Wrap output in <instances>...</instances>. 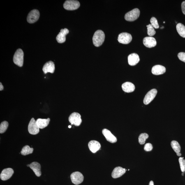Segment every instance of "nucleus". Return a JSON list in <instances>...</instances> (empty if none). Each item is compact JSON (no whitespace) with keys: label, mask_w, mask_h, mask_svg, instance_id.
Here are the masks:
<instances>
[{"label":"nucleus","mask_w":185,"mask_h":185,"mask_svg":"<svg viewBox=\"0 0 185 185\" xmlns=\"http://www.w3.org/2000/svg\"><path fill=\"white\" fill-rule=\"evenodd\" d=\"M122 90L125 92L131 93L135 91V85L130 82H126L122 85Z\"/></svg>","instance_id":"412c9836"},{"label":"nucleus","mask_w":185,"mask_h":185,"mask_svg":"<svg viewBox=\"0 0 185 185\" xmlns=\"http://www.w3.org/2000/svg\"><path fill=\"white\" fill-rule=\"evenodd\" d=\"M55 70V66L53 62L49 61L47 62L44 65L43 68V70L44 73L46 74L50 73H54Z\"/></svg>","instance_id":"2eb2a0df"},{"label":"nucleus","mask_w":185,"mask_h":185,"mask_svg":"<svg viewBox=\"0 0 185 185\" xmlns=\"http://www.w3.org/2000/svg\"><path fill=\"white\" fill-rule=\"evenodd\" d=\"M69 121L71 124L76 126H80L82 123L80 114L77 112H74L70 115L69 118Z\"/></svg>","instance_id":"39448f33"},{"label":"nucleus","mask_w":185,"mask_h":185,"mask_svg":"<svg viewBox=\"0 0 185 185\" xmlns=\"http://www.w3.org/2000/svg\"><path fill=\"white\" fill-rule=\"evenodd\" d=\"M69 33V31L66 28L61 29V32L59 33L56 38L58 43H64L66 40V36Z\"/></svg>","instance_id":"4468645a"},{"label":"nucleus","mask_w":185,"mask_h":185,"mask_svg":"<svg viewBox=\"0 0 185 185\" xmlns=\"http://www.w3.org/2000/svg\"><path fill=\"white\" fill-rule=\"evenodd\" d=\"M80 6V3L77 1L70 0L66 1L63 4V7L65 9L68 10H76Z\"/></svg>","instance_id":"20e7f679"},{"label":"nucleus","mask_w":185,"mask_h":185,"mask_svg":"<svg viewBox=\"0 0 185 185\" xmlns=\"http://www.w3.org/2000/svg\"><path fill=\"white\" fill-rule=\"evenodd\" d=\"M171 145L172 149L177 153V155L178 156H181V147L179 143L176 141H172L171 143Z\"/></svg>","instance_id":"5701e85b"},{"label":"nucleus","mask_w":185,"mask_h":185,"mask_svg":"<svg viewBox=\"0 0 185 185\" xmlns=\"http://www.w3.org/2000/svg\"><path fill=\"white\" fill-rule=\"evenodd\" d=\"M166 71L165 67L160 65H157L153 67L151 73L153 75H159L164 73Z\"/></svg>","instance_id":"a211bd4d"},{"label":"nucleus","mask_w":185,"mask_h":185,"mask_svg":"<svg viewBox=\"0 0 185 185\" xmlns=\"http://www.w3.org/2000/svg\"><path fill=\"white\" fill-rule=\"evenodd\" d=\"M33 150V148H30L29 146L26 145L22 148L21 153L23 155L26 156L32 153Z\"/></svg>","instance_id":"393cba45"},{"label":"nucleus","mask_w":185,"mask_h":185,"mask_svg":"<svg viewBox=\"0 0 185 185\" xmlns=\"http://www.w3.org/2000/svg\"><path fill=\"white\" fill-rule=\"evenodd\" d=\"M88 147L91 152L94 153L100 149L101 147V145L97 141L92 140L89 142Z\"/></svg>","instance_id":"f3484780"},{"label":"nucleus","mask_w":185,"mask_h":185,"mask_svg":"<svg viewBox=\"0 0 185 185\" xmlns=\"http://www.w3.org/2000/svg\"><path fill=\"white\" fill-rule=\"evenodd\" d=\"M150 22L151 25L153 28L156 29H158L159 28V24H158L157 19L155 17H151L150 20Z\"/></svg>","instance_id":"c85d7f7f"},{"label":"nucleus","mask_w":185,"mask_h":185,"mask_svg":"<svg viewBox=\"0 0 185 185\" xmlns=\"http://www.w3.org/2000/svg\"><path fill=\"white\" fill-rule=\"evenodd\" d=\"M126 170L121 167H117L114 168L112 173V176L113 178H117L122 176L126 173Z\"/></svg>","instance_id":"dca6fc26"},{"label":"nucleus","mask_w":185,"mask_h":185,"mask_svg":"<svg viewBox=\"0 0 185 185\" xmlns=\"http://www.w3.org/2000/svg\"><path fill=\"white\" fill-rule=\"evenodd\" d=\"M147 27L148 35L151 37L154 36L156 32L154 28L151 25V24H149V25L147 26Z\"/></svg>","instance_id":"cd10ccee"},{"label":"nucleus","mask_w":185,"mask_h":185,"mask_svg":"<svg viewBox=\"0 0 185 185\" xmlns=\"http://www.w3.org/2000/svg\"><path fill=\"white\" fill-rule=\"evenodd\" d=\"M50 121V118H48L47 119H38L36 121L38 127L40 128L43 129L48 126Z\"/></svg>","instance_id":"4be33fe9"},{"label":"nucleus","mask_w":185,"mask_h":185,"mask_svg":"<svg viewBox=\"0 0 185 185\" xmlns=\"http://www.w3.org/2000/svg\"><path fill=\"white\" fill-rule=\"evenodd\" d=\"M40 12L36 9H33L28 14L27 20L30 24H33L38 20L40 17Z\"/></svg>","instance_id":"0eeeda50"},{"label":"nucleus","mask_w":185,"mask_h":185,"mask_svg":"<svg viewBox=\"0 0 185 185\" xmlns=\"http://www.w3.org/2000/svg\"><path fill=\"white\" fill-rule=\"evenodd\" d=\"M140 11L138 8H135L127 13L125 15V20L128 22H133L139 18Z\"/></svg>","instance_id":"7ed1b4c3"},{"label":"nucleus","mask_w":185,"mask_h":185,"mask_svg":"<svg viewBox=\"0 0 185 185\" xmlns=\"http://www.w3.org/2000/svg\"><path fill=\"white\" fill-rule=\"evenodd\" d=\"M105 35L101 30H98L94 33L93 38V44L95 46L99 47L104 41Z\"/></svg>","instance_id":"f257e3e1"},{"label":"nucleus","mask_w":185,"mask_h":185,"mask_svg":"<svg viewBox=\"0 0 185 185\" xmlns=\"http://www.w3.org/2000/svg\"><path fill=\"white\" fill-rule=\"evenodd\" d=\"M72 182L75 185H79L83 182L84 177L83 174L79 172H74L70 176Z\"/></svg>","instance_id":"6e6552de"},{"label":"nucleus","mask_w":185,"mask_h":185,"mask_svg":"<svg viewBox=\"0 0 185 185\" xmlns=\"http://www.w3.org/2000/svg\"><path fill=\"white\" fill-rule=\"evenodd\" d=\"M178 56L180 61L185 63V52H180L178 54Z\"/></svg>","instance_id":"2f4dec72"},{"label":"nucleus","mask_w":185,"mask_h":185,"mask_svg":"<svg viewBox=\"0 0 185 185\" xmlns=\"http://www.w3.org/2000/svg\"><path fill=\"white\" fill-rule=\"evenodd\" d=\"M24 53L21 49H17L13 56V61L15 64L20 67H22L24 63Z\"/></svg>","instance_id":"f03ea898"},{"label":"nucleus","mask_w":185,"mask_h":185,"mask_svg":"<svg viewBox=\"0 0 185 185\" xmlns=\"http://www.w3.org/2000/svg\"><path fill=\"white\" fill-rule=\"evenodd\" d=\"M183 157L179 158V161L181 172H185V160Z\"/></svg>","instance_id":"c756f323"},{"label":"nucleus","mask_w":185,"mask_h":185,"mask_svg":"<svg viewBox=\"0 0 185 185\" xmlns=\"http://www.w3.org/2000/svg\"><path fill=\"white\" fill-rule=\"evenodd\" d=\"M140 61V58L137 54H131L128 56V63L130 66H135L139 63Z\"/></svg>","instance_id":"6ab92c4d"},{"label":"nucleus","mask_w":185,"mask_h":185,"mask_svg":"<svg viewBox=\"0 0 185 185\" xmlns=\"http://www.w3.org/2000/svg\"><path fill=\"white\" fill-rule=\"evenodd\" d=\"M8 125V123L7 121L2 122L0 125V133L1 134L5 133L7 129Z\"/></svg>","instance_id":"bb28decb"},{"label":"nucleus","mask_w":185,"mask_h":185,"mask_svg":"<svg viewBox=\"0 0 185 185\" xmlns=\"http://www.w3.org/2000/svg\"><path fill=\"white\" fill-rule=\"evenodd\" d=\"M176 29L179 34L180 36L185 38V26L184 24L181 23H179L176 26Z\"/></svg>","instance_id":"b1692460"},{"label":"nucleus","mask_w":185,"mask_h":185,"mask_svg":"<svg viewBox=\"0 0 185 185\" xmlns=\"http://www.w3.org/2000/svg\"><path fill=\"white\" fill-rule=\"evenodd\" d=\"M149 185H154V182L152 181H150L149 182Z\"/></svg>","instance_id":"f704fd0d"},{"label":"nucleus","mask_w":185,"mask_h":185,"mask_svg":"<svg viewBox=\"0 0 185 185\" xmlns=\"http://www.w3.org/2000/svg\"><path fill=\"white\" fill-rule=\"evenodd\" d=\"M13 173V170L12 168L5 169L2 171L0 175V178L3 181L8 180L12 177Z\"/></svg>","instance_id":"9b49d317"},{"label":"nucleus","mask_w":185,"mask_h":185,"mask_svg":"<svg viewBox=\"0 0 185 185\" xmlns=\"http://www.w3.org/2000/svg\"><path fill=\"white\" fill-rule=\"evenodd\" d=\"M153 147L151 143H148L145 144L144 147V150L147 151H151L152 150Z\"/></svg>","instance_id":"7c9ffc66"},{"label":"nucleus","mask_w":185,"mask_h":185,"mask_svg":"<svg viewBox=\"0 0 185 185\" xmlns=\"http://www.w3.org/2000/svg\"><path fill=\"white\" fill-rule=\"evenodd\" d=\"M181 8L183 13L185 15V1H183L181 4Z\"/></svg>","instance_id":"473e14b6"},{"label":"nucleus","mask_w":185,"mask_h":185,"mask_svg":"<svg viewBox=\"0 0 185 185\" xmlns=\"http://www.w3.org/2000/svg\"><path fill=\"white\" fill-rule=\"evenodd\" d=\"M3 89H4V87H3L2 84L1 82L0 83V91H2Z\"/></svg>","instance_id":"72a5a7b5"},{"label":"nucleus","mask_w":185,"mask_h":185,"mask_svg":"<svg viewBox=\"0 0 185 185\" xmlns=\"http://www.w3.org/2000/svg\"><path fill=\"white\" fill-rule=\"evenodd\" d=\"M131 35L128 33L123 32L119 34L118 40L120 43L127 44L132 41Z\"/></svg>","instance_id":"1a4fd4ad"},{"label":"nucleus","mask_w":185,"mask_h":185,"mask_svg":"<svg viewBox=\"0 0 185 185\" xmlns=\"http://www.w3.org/2000/svg\"><path fill=\"white\" fill-rule=\"evenodd\" d=\"M68 128H71V126H68Z\"/></svg>","instance_id":"e433bc0d"},{"label":"nucleus","mask_w":185,"mask_h":185,"mask_svg":"<svg viewBox=\"0 0 185 185\" xmlns=\"http://www.w3.org/2000/svg\"><path fill=\"white\" fill-rule=\"evenodd\" d=\"M102 133L109 142L114 143L117 141V138L112 134L110 130L104 128L102 131Z\"/></svg>","instance_id":"f8f14e48"},{"label":"nucleus","mask_w":185,"mask_h":185,"mask_svg":"<svg viewBox=\"0 0 185 185\" xmlns=\"http://www.w3.org/2000/svg\"><path fill=\"white\" fill-rule=\"evenodd\" d=\"M157 91L156 89H153L149 91L146 95L143 100L144 104L148 105L151 103L156 96Z\"/></svg>","instance_id":"9d476101"},{"label":"nucleus","mask_w":185,"mask_h":185,"mask_svg":"<svg viewBox=\"0 0 185 185\" xmlns=\"http://www.w3.org/2000/svg\"><path fill=\"white\" fill-rule=\"evenodd\" d=\"M184 173H185V172H183V173H182V176H184Z\"/></svg>","instance_id":"c9c22d12"},{"label":"nucleus","mask_w":185,"mask_h":185,"mask_svg":"<svg viewBox=\"0 0 185 185\" xmlns=\"http://www.w3.org/2000/svg\"><path fill=\"white\" fill-rule=\"evenodd\" d=\"M143 43L146 47L151 48L155 46L157 42L155 38L152 37H146L143 39Z\"/></svg>","instance_id":"ddd939ff"},{"label":"nucleus","mask_w":185,"mask_h":185,"mask_svg":"<svg viewBox=\"0 0 185 185\" xmlns=\"http://www.w3.org/2000/svg\"><path fill=\"white\" fill-rule=\"evenodd\" d=\"M29 167L33 170L37 177H40L41 175V167L39 163L37 162H33L30 164Z\"/></svg>","instance_id":"aec40b11"},{"label":"nucleus","mask_w":185,"mask_h":185,"mask_svg":"<svg viewBox=\"0 0 185 185\" xmlns=\"http://www.w3.org/2000/svg\"><path fill=\"white\" fill-rule=\"evenodd\" d=\"M40 128L37 124L36 121L34 118H32L28 125V130L31 135H36L39 133Z\"/></svg>","instance_id":"423d86ee"},{"label":"nucleus","mask_w":185,"mask_h":185,"mask_svg":"<svg viewBox=\"0 0 185 185\" xmlns=\"http://www.w3.org/2000/svg\"><path fill=\"white\" fill-rule=\"evenodd\" d=\"M149 136L147 134L143 133L139 135V142L141 145L144 144L145 143L146 140L148 138Z\"/></svg>","instance_id":"a878e982"}]
</instances>
